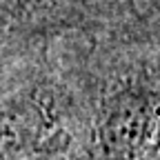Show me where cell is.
<instances>
[{
	"label": "cell",
	"instance_id": "6da1fadb",
	"mask_svg": "<svg viewBox=\"0 0 160 160\" xmlns=\"http://www.w3.org/2000/svg\"><path fill=\"white\" fill-rule=\"evenodd\" d=\"M120 49L107 42L98 62V96L91 120L93 160H151L160 153V45L147 27L125 29Z\"/></svg>",
	"mask_w": 160,
	"mask_h": 160
},
{
	"label": "cell",
	"instance_id": "7a4b0ae2",
	"mask_svg": "<svg viewBox=\"0 0 160 160\" xmlns=\"http://www.w3.org/2000/svg\"><path fill=\"white\" fill-rule=\"evenodd\" d=\"M96 0H0V31L18 40H49L91 25Z\"/></svg>",
	"mask_w": 160,
	"mask_h": 160
},
{
	"label": "cell",
	"instance_id": "3957f363",
	"mask_svg": "<svg viewBox=\"0 0 160 160\" xmlns=\"http://www.w3.org/2000/svg\"><path fill=\"white\" fill-rule=\"evenodd\" d=\"M0 40H5V33H2V31H0Z\"/></svg>",
	"mask_w": 160,
	"mask_h": 160
}]
</instances>
